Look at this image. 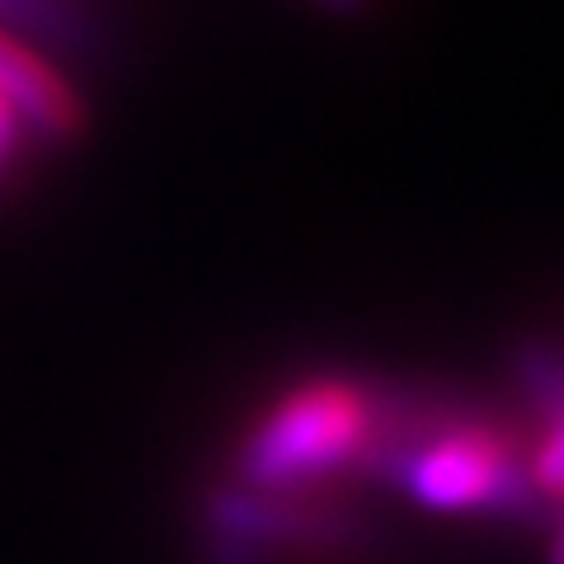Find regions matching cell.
<instances>
[{
	"instance_id": "5",
	"label": "cell",
	"mask_w": 564,
	"mask_h": 564,
	"mask_svg": "<svg viewBox=\"0 0 564 564\" xmlns=\"http://www.w3.org/2000/svg\"><path fill=\"white\" fill-rule=\"evenodd\" d=\"M325 6H334V10H352V6H362V0H325Z\"/></svg>"
},
{
	"instance_id": "1",
	"label": "cell",
	"mask_w": 564,
	"mask_h": 564,
	"mask_svg": "<svg viewBox=\"0 0 564 564\" xmlns=\"http://www.w3.org/2000/svg\"><path fill=\"white\" fill-rule=\"evenodd\" d=\"M372 429V404L344 381H311L273 404L245 443L240 466L254 485H296L358 456Z\"/></svg>"
},
{
	"instance_id": "3",
	"label": "cell",
	"mask_w": 564,
	"mask_h": 564,
	"mask_svg": "<svg viewBox=\"0 0 564 564\" xmlns=\"http://www.w3.org/2000/svg\"><path fill=\"white\" fill-rule=\"evenodd\" d=\"M0 99L20 113L24 128L43 137H76L80 132V99L62 80V70L39 57L20 39L0 29Z\"/></svg>"
},
{
	"instance_id": "4",
	"label": "cell",
	"mask_w": 564,
	"mask_h": 564,
	"mask_svg": "<svg viewBox=\"0 0 564 564\" xmlns=\"http://www.w3.org/2000/svg\"><path fill=\"white\" fill-rule=\"evenodd\" d=\"M20 137H24L20 113H14L10 104L0 99V180H6V170L14 165V155H20Z\"/></svg>"
},
{
	"instance_id": "2",
	"label": "cell",
	"mask_w": 564,
	"mask_h": 564,
	"mask_svg": "<svg viewBox=\"0 0 564 564\" xmlns=\"http://www.w3.org/2000/svg\"><path fill=\"white\" fill-rule=\"evenodd\" d=\"M404 489L429 508H518L527 499V475L499 437L456 429L404 456Z\"/></svg>"
}]
</instances>
